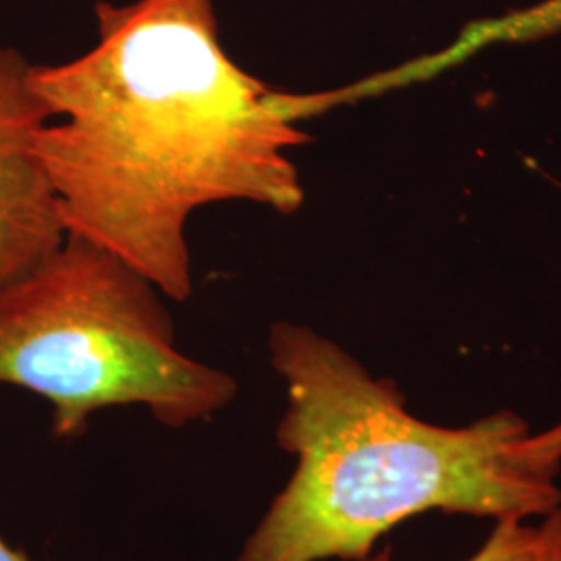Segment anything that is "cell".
I'll return each mask as SVG.
<instances>
[{
	"mask_svg": "<svg viewBox=\"0 0 561 561\" xmlns=\"http://www.w3.org/2000/svg\"><path fill=\"white\" fill-rule=\"evenodd\" d=\"M94 15L88 53L32 69L50 113L36 152L67 233L187 301L192 215L222 202L296 213L304 185L289 150L310 136L287 92L229 57L213 0L96 2Z\"/></svg>",
	"mask_w": 561,
	"mask_h": 561,
	"instance_id": "obj_1",
	"label": "cell"
},
{
	"mask_svg": "<svg viewBox=\"0 0 561 561\" xmlns=\"http://www.w3.org/2000/svg\"><path fill=\"white\" fill-rule=\"evenodd\" d=\"M268 358L285 385L275 437L296 468L238 561H366L422 514L526 522L560 507L561 422L533 433L512 410L421 421L398 382L298 322L271 327Z\"/></svg>",
	"mask_w": 561,
	"mask_h": 561,
	"instance_id": "obj_2",
	"label": "cell"
},
{
	"mask_svg": "<svg viewBox=\"0 0 561 561\" xmlns=\"http://www.w3.org/2000/svg\"><path fill=\"white\" fill-rule=\"evenodd\" d=\"M161 291L80 236L0 289V385L53 408V433L81 437L106 408L140 405L167 428L210 421L240 385L181 352Z\"/></svg>",
	"mask_w": 561,
	"mask_h": 561,
	"instance_id": "obj_3",
	"label": "cell"
},
{
	"mask_svg": "<svg viewBox=\"0 0 561 561\" xmlns=\"http://www.w3.org/2000/svg\"><path fill=\"white\" fill-rule=\"evenodd\" d=\"M34 62L0 48V289L23 277L62 241L67 229L53 181L36 152L50 121L32 85Z\"/></svg>",
	"mask_w": 561,
	"mask_h": 561,
	"instance_id": "obj_4",
	"label": "cell"
},
{
	"mask_svg": "<svg viewBox=\"0 0 561 561\" xmlns=\"http://www.w3.org/2000/svg\"><path fill=\"white\" fill-rule=\"evenodd\" d=\"M560 32L561 0H541L539 4L526 9H514L503 15L472 21L461 27L460 34L442 50L421 59L408 60L391 71L337 90V99L340 102L358 101L389 92L393 88L433 80L491 46L539 42Z\"/></svg>",
	"mask_w": 561,
	"mask_h": 561,
	"instance_id": "obj_5",
	"label": "cell"
},
{
	"mask_svg": "<svg viewBox=\"0 0 561 561\" xmlns=\"http://www.w3.org/2000/svg\"><path fill=\"white\" fill-rule=\"evenodd\" d=\"M391 551L385 549L375 560L389 561ZM466 561H542V542L539 526L528 520L495 522V528L482 542L481 549Z\"/></svg>",
	"mask_w": 561,
	"mask_h": 561,
	"instance_id": "obj_6",
	"label": "cell"
},
{
	"mask_svg": "<svg viewBox=\"0 0 561 561\" xmlns=\"http://www.w3.org/2000/svg\"><path fill=\"white\" fill-rule=\"evenodd\" d=\"M542 561H561V505L545 516L539 526Z\"/></svg>",
	"mask_w": 561,
	"mask_h": 561,
	"instance_id": "obj_7",
	"label": "cell"
},
{
	"mask_svg": "<svg viewBox=\"0 0 561 561\" xmlns=\"http://www.w3.org/2000/svg\"><path fill=\"white\" fill-rule=\"evenodd\" d=\"M0 561H30L21 551L13 549L9 542L0 539Z\"/></svg>",
	"mask_w": 561,
	"mask_h": 561,
	"instance_id": "obj_8",
	"label": "cell"
}]
</instances>
